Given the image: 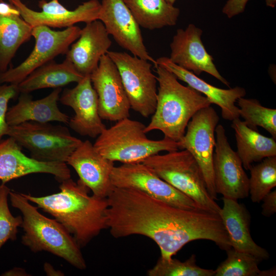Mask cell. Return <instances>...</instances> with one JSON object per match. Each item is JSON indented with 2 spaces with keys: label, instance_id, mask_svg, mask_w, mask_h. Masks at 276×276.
Masks as SVG:
<instances>
[{
  "label": "cell",
  "instance_id": "9a60e30c",
  "mask_svg": "<svg viewBox=\"0 0 276 276\" xmlns=\"http://www.w3.org/2000/svg\"><path fill=\"white\" fill-rule=\"evenodd\" d=\"M77 83L72 88L64 89L59 100L75 112L68 123L71 128L82 136L96 138L106 128L99 115L97 93L90 75Z\"/></svg>",
  "mask_w": 276,
  "mask_h": 276
},
{
  "label": "cell",
  "instance_id": "52a82bcc",
  "mask_svg": "<svg viewBox=\"0 0 276 276\" xmlns=\"http://www.w3.org/2000/svg\"><path fill=\"white\" fill-rule=\"evenodd\" d=\"M106 54L118 70L131 108L145 118L152 115L157 80L150 62L126 52L108 51Z\"/></svg>",
  "mask_w": 276,
  "mask_h": 276
},
{
  "label": "cell",
  "instance_id": "74e56055",
  "mask_svg": "<svg viewBox=\"0 0 276 276\" xmlns=\"http://www.w3.org/2000/svg\"><path fill=\"white\" fill-rule=\"evenodd\" d=\"M169 3L171 4H174L176 0H167Z\"/></svg>",
  "mask_w": 276,
  "mask_h": 276
},
{
  "label": "cell",
  "instance_id": "5b68a950",
  "mask_svg": "<svg viewBox=\"0 0 276 276\" xmlns=\"http://www.w3.org/2000/svg\"><path fill=\"white\" fill-rule=\"evenodd\" d=\"M142 163L203 209L219 214L221 208L210 195L197 163L187 150L158 153Z\"/></svg>",
  "mask_w": 276,
  "mask_h": 276
},
{
  "label": "cell",
  "instance_id": "d6986e66",
  "mask_svg": "<svg viewBox=\"0 0 276 276\" xmlns=\"http://www.w3.org/2000/svg\"><path fill=\"white\" fill-rule=\"evenodd\" d=\"M109 36L100 20L86 23L81 29L79 37L71 45L65 58L81 75H90L111 47L112 42Z\"/></svg>",
  "mask_w": 276,
  "mask_h": 276
},
{
  "label": "cell",
  "instance_id": "603a6c76",
  "mask_svg": "<svg viewBox=\"0 0 276 276\" xmlns=\"http://www.w3.org/2000/svg\"><path fill=\"white\" fill-rule=\"evenodd\" d=\"M232 121L231 127L234 130L236 141V152L244 169L249 170L254 163L276 156L275 139L250 128L239 118Z\"/></svg>",
  "mask_w": 276,
  "mask_h": 276
},
{
  "label": "cell",
  "instance_id": "3957f363",
  "mask_svg": "<svg viewBox=\"0 0 276 276\" xmlns=\"http://www.w3.org/2000/svg\"><path fill=\"white\" fill-rule=\"evenodd\" d=\"M11 205L22 215L24 232L21 243L33 252L48 251L80 270L86 268L80 247L66 228L55 219L49 218L29 203L21 193H9Z\"/></svg>",
  "mask_w": 276,
  "mask_h": 276
},
{
  "label": "cell",
  "instance_id": "4dcf8cb0",
  "mask_svg": "<svg viewBox=\"0 0 276 276\" xmlns=\"http://www.w3.org/2000/svg\"><path fill=\"white\" fill-rule=\"evenodd\" d=\"M10 191L6 184L0 185V249L8 240H16L18 227L22 222V217H14L9 209L8 198Z\"/></svg>",
  "mask_w": 276,
  "mask_h": 276
},
{
  "label": "cell",
  "instance_id": "1f68e13d",
  "mask_svg": "<svg viewBox=\"0 0 276 276\" xmlns=\"http://www.w3.org/2000/svg\"><path fill=\"white\" fill-rule=\"evenodd\" d=\"M19 93L17 85L0 84V142L4 135H7L10 126L6 121L8 103Z\"/></svg>",
  "mask_w": 276,
  "mask_h": 276
},
{
  "label": "cell",
  "instance_id": "2e32d148",
  "mask_svg": "<svg viewBox=\"0 0 276 276\" xmlns=\"http://www.w3.org/2000/svg\"><path fill=\"white\" fill-rule=\"evenodd\" d=\"M202 30L192 24L178 29L170 43V60L197 76L205 72L229 87V83L219 73L213 57L201 40Z\"/></svg>",
  "mask_w": 276,
  "mask_h": 276
},
{
  "label": "cell",
  "instance_id": "d4e9b609",
  "mask_svg": "<svg viewBox=\"0 0 276 276\" xmlns=\"http://www.w3.org/2000/svg\"><path fill=\"white\" fill-rule=\"evenodd\" d=\"M140 27L150 30L173 26L180 10L167 0H123Z\"/></svg>",
  "mask_w": 276,
  "mask_h": 276
},
{
  "label": "cell",
  "instance_id": "6da1fadb",
  "mask_svg": "<svg viewBox=\"0 0 276 276\" xmlns=\"http://www.w3.org/2000/svg\"><path fill=\"white\" fill-rule=\"evenodd\" d=\"M60 183L57 193L40 197L21 194L53 216L83 247L107 229V199L89 195L90 190L79 179L76 182L70 178Z\"/></svg>",
  "mask_w": 276,
  "mask_h": 276
},
{
  "label": "cell",
  "instance_id": "7c38bea8",
  "mask_svg": "<svg viewBox=\"0 0 276 276\" xmlns=\"http://www.w3.org/2000/svg\"><path fill=\"white\" fill-rule=\"evenodd\" d=\"M18 11L20 16L32 28L44 26L49 28H68L79 22L98 20L101 3L89 0L79 5L74 10H68L58 0L38 2L40 11L29 8L21 0H8Z\"/></svg>",
  "mask_w": 276,
  "mask_h": 276
},
{
  "label": "cell",
  "instance_id": "836d02e7",
  "mask_svg": "<svg viewBox=\"0 0 276 276\" xmlns=\"http://www.w3.org/2000/svg\"><path fill=\"white\" fill-rule=\"evenodd\" d=\"M262 214L265 217H270L276 212V191L270 192L262 199Z\"/></svg>",
  "mask_w": 276,
  "mask_h": 276
},
{
  "label": "cell",
  "instance_id": "ac0fdd59",
  "mask_svg": "<svg viewBox=\"0 0 276 276\" xmlns=\"http://www.w3.org/2000/svg\"><path fill=\"white\" fill-rule=\"evenodd\" d=\"M66 164L74 169L79 179L94 196L106 198L112 190L111 174L114 162L101 155L89 140L82 141Z\"/></svg>",
  "mask_w": 276,
  "mask_h": 276
},
{
  "label": "cell",
  "instance_id": "4316f807",
  "mask_svg": "<svg viewBox=\"0 0 276 276\" xmlns=\"http://www.w3.org/2000/svg\"><path fill=\"white\" fill-rule=\"evenodd\" d=\"M226 259L215 270L214 276H271L274 270H261V261L252 255L233 248L227 250Z\"/></svg>",
  "mask_w": 276,
  "mask_h": 276
},
{
  "label": "cell",
  "instance_id": "484cf974",
  "mask_svg": "<svg viewBox=\"0 0 276 276\" xmlns=\"http://www.w3.org/2000/svg\"><path fill=\"white\" fill-rule=\"evenodd\" d=\"M32 29L20 14H0V74L8 69L17 50L32 37Z\"/></svg>",
  "mask_w": 276,
  "mask_h": 276
},
{
  "label": "cell",
  "instance_id": "9c48e42d",
  "mask_svg": "<svg viewBox=\"0 0 276 276\" xmlns=\"http://www.w3.org/2000/svg\"><path fill=\"white\" fill-rule=\"evenodd\" d=\"M219 120L218 114L211 105L199 110L190 120L184 135L178 142L179 150L189 151L197 163L208 191L215 200L217 194L214 185L213 156L215 129Z\"/></svg>",
  "mask_w": 276,
  "mask_h": 276
},
{
  "label": "cell",
  "instance_id": "ba28073f",
  "mask_svg": "<svg viewBox=\"0 0 276 276\" xmlns=\"http://www.w3.org/2000/svg\"><path fill=\"white\" fill-rule=\"evenodd\" d=\"M81 29L73 26L62 31L47 26L33 27L32 36L35 40L33 50L20 64L0 74V84L18 85L32 72L53 61L59 55L66 54L71 45L79 37Z\"/></svg>",
  "mask_w": 276,
  "mask_h": 276
},
{
  "label": "cell",
  "instance_id": "7402d4cb",
  "mask_svg": "<svg viewBox=\"0 0 276 276\" xmlns=\"http://www.w3.org/2000/svg\"><path fill=\"white\" fill-rule=\"evenodd\" d=\"M61 91V88H55L46 97L36 100L28 93H20L17 103L8 109L7 124L10 126L27 121L68 124L69 116L62 112L57 105Z\"/></svg>",
  "mask_w": 276,
  "mask_h": 276
},
{
  "label": "cell",
  "instance_id": "ffe728a7",
  "mask_svg": "<svg viewBox=\"0 0 276 276\" xmlns=\"http://www.w3.org/2000/svg\"><path fill=\"white\" fill-rule=\"evenodd\" d=\"M156 63L171 72L178 80L186 83L188 86L202 94L211 104L218 105L221 109L223 119L233 121L240 118L239 108L236 103L239 98L244 97L246 95L244 88L236 86L229 89H222L214 86L192 72L173 63L167 57L157 58Z\"/></svg>",
  "mask_w": 276,
  "mask_h": 276
},
{
  "label": "cell",
  "instance_id": "f546056e",
  "mask_svg": "<svg viewBox=\"0 0 276 276\" xmlns=\"http://www.w3.org/2000/svg\"><path fill=\"white\" fill-rule=\"evenodd\" d=\"M149 276H214L215 270L202 268L196 264L195 255L182 262L176 259L159 257L156 264L147 271Z\"/></svg>",
  "mask_w": 276,
  "mask_h": 276
},
{
  "label": "cell",
  "instance_id": "8992f818",
  "mask_svg": "<svg viewBox=\"0 0 276 276\" xmlns=\"http://www.w3.org/2000/svg\"><path fill=\"white\" fill-rule=\"evenodd\" d=\"M7 135L12 137L38 161L66 163L82 141L73 136L64 126L50 122L27 121L9 126Z\"/></svg>",
  "mask_w": 276,
  "mask_h": 276
},
{
  "label": "cell",
  "instance_id": "277c9868",
  "mask_svg": "<svg viewBox=\"0 0 276 276\" xmlns=\"http://www.w3.org/2000/svg\"><path fill=\"white\" fill-rule=\"evenodd\" d=\"M146 126L129 118L106 128L93 144L103 157L122 164L142 163L150 156L162 151L179 150L178 142L165 137L149 139L145 132Z\"/></svg>",
  "mask_w": 276,
  "mask_h": 276
},
{
  "label": "cell",
  "instance_id": "e575fe53",
  "mask_svg": "<svg viewBox=\"0 0 276 276\" xmlns=\"http://www.w3.org/2000/svg\"><path fill=\"white\" fill-rule=\"evenodd\" d=\"M44 270L48 275H63V273L58 270H55L53 266L48 263L44 264Z\"/></svg>",
  "mask_w": 276,
  "mask_h": 276
},
{
  "label": "cell",
  "instance_id": "8d00e7d4",
  "mask_svg": "<svg viewBox=\"0 0 276 276\" xmlns=\"http://www.w3.org/2000/svg\"><path fill=\"white\" fill-rule=\"evenodd\" d=\"M265 3L267 6L272 8L276 5V0H265Z\"/></svg>",
  "mask_w": 276,
  "mask_h": 276
},
{
  "label": "cell",
  "instance_id": "44dd1931",
  "mask_svg": "<svg viewBox=\"0 0 276 276\" xmlns=\"http://www.w3.org/2000/svg\"><path fill=\"white\" fill-rule=\"evenodd\" d=\"M223 207L219 215L227 231L232 247L255 256L261 261L269 258L265 248L252 239L250 224L251 216L246 206L236 200L222 198Z\"/></svg>",
  "mask_w": 276,
  "mask_h": 276
},
{
  "label": "cell",
  "instance_id": "30bf717a",
  "mask_svg": "<svg viewBox=\"0 0 276 276\" xmlns=\"http://www.w3.org/2000/svg\"><path fill=\"white\" fill-rule=\"evenodd\" d=\"M111 181L114 187L136 189L174 206L188 210H204L160 178L143 163L114 166L111 174Z\"/></svg>",
  "mask_w": 276,
  "mask_h": 276
},
{
  "label": "cell",
  "instance_id": "5bb4252c",
  "mask_svg": "<svg viewBox=\"0 0 276 276\" xmlns=\"http://www.w3.org/2000/svg\"><path fill=\"white\" fill-rule=\"evenodd\" d=\"M98 20L121 48L156 64L144 44L140 26L123 0H102Z\"/></svg>",
  "mask_w": 276,
  "mask_h": 276
},
{
  "label": "cell",
  "instance_id": "83f0119b",
  "mask_svg": "<svg viewBox=\"0 0 276 276\" xmlns=\"http://www.w3.org/2000/svg\"><path fill=\"white\" fill-rule=\"evenodd\" d=\"M237 103L239 117L250 128L260 127L276 140V109L263 106L255 99L239 98Z\"/></svg>",
  "mask_w": 276,
  "mask_h": 276
},
{
  "label": "cell",
  "instance_id": "7a4b0ae2",
  "mask_svg": "<svg viewBox=\"0 0 276 276\" xmlns=\"http://www.w3.org/2000/svg\"><path fill=\"white\" fill-rule=\"evenodd\" d=\"M154 67L158 84L156 105L145 132L159 130L165 137L178 142L192 117L212 104L202 94L180 83L171 72L157 64Z\"/></svg>",
  "mask_w": 276,
  "mask_h": 276
},
{
  "label": "cell",
  "instance_id": "f1b7e54d",
  "mask_svg": "<svg viewBox=\"0 0 276 276\" xmlns=\"http://www.w3.org/2000/svg\"><path fill=\"white\" fill-rule=\"evenodd\" d=\"M249 170V195L252 202L259 203L276 186V156L265 158Z\"/></svg>",
  "mask_w": 276,
  "mask_h": 276
},
{
  "label": "cell",
  "instance_id": "d590c367",
  "mask_svg": "<svg viewBox=\"0 0 276 276\" xmlns=\"http://www.w3.org/2000/svg\"><path fill=\"white\" fill-rule=\"evenodd\" d=\"M27 273L24 269L20 268H14L9 270L3 274V275H27Z\"/></svg>",
  "mask_w": 276,
  "mask_h": 276
},
{
  "label": "cell",
  "instance_id": "cb8c5ba5",
  "mask_svg": "<svg viewBox=\"0 0 276 276\" xmlns=\"http://www.w3.org/2000/svg\"><path fill=\"white\" fill-rule=\"evenodd\" d=\"M84 76L66 58L61 63L51 61L37 68L18 85L20 93H28L47 88H61L71 82L78 83Z\"/></svg>",
  "mask_w": 276,
  "mask_h": 276
},
{
  "label": "cell",
  "instance_id": "e0dca14e",
  "mask_svg": "<svg viewBox=\"0 0 276 276\" xmlns=\"http://www.w3.org/2000/svg\"><path fill=\"white\" fill-rule=\"evenodd\" d=\"M11 137L0 142V180L8 181L32 173H48L61 182L71 178L67 165L61 162L38 161L26 156Z\"/></svg>",
  "mask_w": 276,
  "mask_h": 276
},
{
  "label": "cell",
  "instance_id": "8fae6325",
  "mask_svg": "<svg viewBox=\"0 0 276 276\" xmlns=\"http://www.w3.org/2000/svg\"><path fill=\"white\" fill-rule=\"evenodd\" d=\"M216 143L213 156L215 191L223 197L238 200L249 196V177L236 151L228 141L224 127L215 129Z\"/></svg>",
  "mask_w": 276,
  "mask_h": 276
},
{
  "label": "cell",
  "instance_id": "d6a6232c",
  "mask_svg": "<svg viewBox=\"0 0 276 276\" xmlns=\"http://www.w3.org/2000/svg\"><path fill=\"white\" fill-rule=\"evenodd\" d=\"M249 0H228L222 8V12L229 18L243 12Z\"/></svg>",
  "mask_w": 276,
  "mask_h": 276
},
{
  "label": "cell",
  "instance_id": "4fadbf2b",
  "mask_svg": "<svg viewBox=\"0 0 276 276\" xmlns=\"http://www.w3.org/2000/svg\"><path fill=\"white\" fill-rule=\"evenodd\" d=\"M90 78L98 100L102 120L117 122L129 118L131 108L118 70L107 55L100 59Z\"/></svg>",
  "mask_w": 276,
  "mask_h": 276
}]
</instances>
